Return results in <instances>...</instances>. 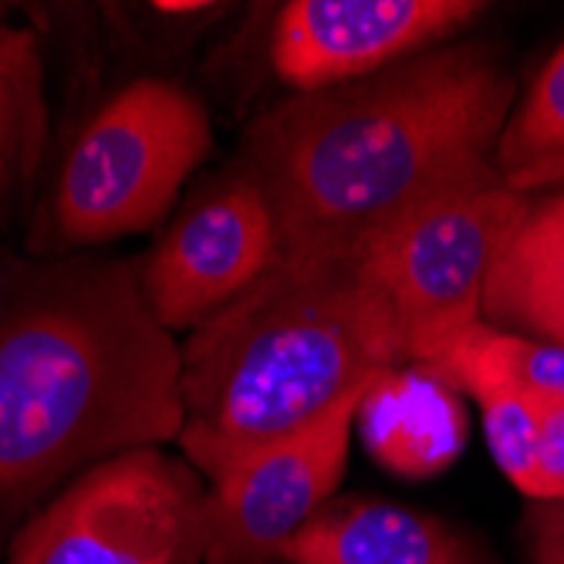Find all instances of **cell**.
Instances as JSON below:
<instances>
[{
	"instance_id": "obj_1",
	"label": "cell",
	"mask_w": 564,
	"mask_h": 564,
	"mask_svg": "<svg viewBox=\"0 0 564 564\" xmlns=\"http://www.w3.org/2000/svg\"><path fill=\"white\" fill-rule=\"evenodd\" d=\"M510 98L514 78L470 44L284 98L250 129L243 170L271 207L278 258L366 243L497 166Z\"/></svg>"
},
{
	"instance_id": "obj_2",
	"label": "cell",
	"mask_w": 564,
	"mask_h": 564,
	"mask_svg": "<svg viewBox=\"0 0 564 564\" xmlns=\"http://www.w3.org/2000/svg\"><path fill=\"white\" fill-rule=\"evenodd\" d=\"M180 351V443L210 480L409 362L372 240L278 258Z\"/></svg>"
},
{
	"instance_id": "obj_3",
	"label": "cell",
	"mask_w": 564,
	"mask_h": 564,
	"mask_svg": "<svg viewBox=\"0 0 564 564\" xmlns=\"http://www.w3.org/2000/svg\"><path fill=\"white\" fill-rule=\"evenodd\" d=\"M180 372L183 351L126 271L11 315L0 325V494L180 440Z\"/></svg>"
},
{
	"instance_id": "obj_4",
	"label": "cell",
	"mask_w": 564,
	"mask_h": 564,
	"mask_svg": "<svg viewBox=\"0 0 564 564\" xmlns=\"http://www.w3.org/2000/svg\"><path fill=\"white\" fill-rule=\"evenodd\" d=\"M531 203L534 196L514 193L490 166L433 193L372 237V261L395 304L409 362L436 366L484 322L490 271Z\"/></svg>"
},
{
	"instance_id": "obj_5",
	"label": "cell",
	"mask_w": 564,
	"mask_h": 564,
	"mask_svg": "<svg viewBox=\"0 0 564 564\" xmlns=\"http://www.w3.org/2000/svg\"><path fill=\"white\" fill-rule=\"evenodd\" d=\"M210 145V119L193 95L160 78L126 85L68 152L55 199L62 234L98 243L149 230Z\"/></svg>"
},
{
	"instance_id": "obj_6",
	"label": "cell",
	"mask_w": 564,
	"mask_h": 564,
	"mask_svg": "<svg viewBox=\"0 0 564 564\" xmlns=\"http://www.w3.org/2000/svg\"><path fill=\"white\" fill-rule=\"evenodd\" d=\"M207 547V490L156 446L82 474L18 534L8 564H196Z\"/></svg>"
},
{
	"instance_id": "obj_7",
	"label": "cell",
	"mask_w": 564,
	"mask_h": 564,
	"mask_svg": "<svg viewBox=\"0 0 564 564\" xmlns=\"http://www.w3.org/2000/svg\"><path fill=\"white\" fill-rule=\"evenodd\" d=\"M376 386L345 395L335 409L210 480L207 564H274L284 544L335 500L345 477L355 416Z\"/></svg>"
},
{
	"instance_id": "obj_8",
	"label": "cell",
	"mask_w": 564,
	"mask_h": 564,
	"mask_svg": "<svg viewBox=\"0 0 564 564\" xmlns=\"http://www.w3.org/2000/svg\"><path fill=\"white\" fill-rule=\"evenodd\" d=\"M278 261L264 193L243 173L170 227L142 271V297L163 328H199Z\"/></svg>"
},
{
	"instance_id": "obj_9",
	"label": "cell",
	"mask_w": 564,
	"mask_h": 564,
	"mask_svg": "<svg viewBox=\"0 0 564 564\" xmlns=\"http://www.w3.org/2000/svg\"><path fill=\"white\" fill-rule=\"evenodd\" d=\"M477 11L464 0H294L278 18L271 62L294 91L335 88L392 68Z\"/></svg>"
},
{
	"instance_id": "obj_10",
	"label": "cell",
	"mask_w": 564,
	"mask_h": 564,
	"mask_svg": "<svg viewBox=\"0 0 564 564\" xmlns=\"http://www.w3.org/2000/svg\"><path fill=\"white\" fill-rule=\"evenodd\" d=\"M288 564H487L443 521L386 500H328L281 551Z\"/></svg>"
},
{
	"instance_id": "obj_11",
	"label": "cell",
	"mask_w": 564,
	"mask_h": 564,
	"mask_svg": "<svg viewBox=\"0 0 564 564\" xmlns=\"http://www.w3.org/2000/svg\"><path fill=\"white\" fill-rule=\"evenodd\" d=\"M484 322L564 345V196L531 203L484 291Z\"/></svg>"
},
{
	"instance_id": "obj_12",
	"label": "cell",
	"mask_w": 564,
	"mask_h": 564,
	"mask_svg": "<svg viewBox=\"0 0 564 564\" xmlns=\"http://www.w3.org/2000/svg\"><path fill=\"white\" fill-rule=\"evenodd\" d=\"M494 163L503 183L524 196L564 183V44L507 119Z\"/></svg>"
},
{
	"instance_id": "obj_13",
	"label": "cell",
	"mask_w": 564,
	"mask_h": 564,
	"mask_svg": "<svg viewBox=\"0 0 564 564\" xmlns=\"http://www.w3.org/2000/svg\"><path fill=\"white\" fill-rule=\"evenodd\" d=\"M433 369H440L459 389H470L477 382H507L518 389L564 395V345L500 332L487 322L459 338Z\"/></svg>"
},
{
	"instance_id": "obj_14",
	"label": "cell",
	"mask_w": 564,
	"mask_h": 564,
	"mask_svg": "<svg viewBox=\"0 0 564 564\" xmlns=\"http://www.w3.org/2000/svg\"><path fill=\"white\" fill-rule=\"evenodd\" d=\"M467 392L484 409V430L497 467L528 497L534 480V413L528 392L507 382H477Z\"/></svg>"
},
{
	"instance_id": "obj_15",
	"label": "cell",
	"mask_w": 564,
	"mask_h": 564,
	"mask_svg": "<svg viewBox=\"0 0 564 564\" xmlns=\"http://www.w3.org/2000/svg\"><path fill=\"white\" fill-rule=\"evenodd\" d=\"M534 413V480L531 500H564V395L524 389Z\"/></svg>"
},
{
	"instance_id": "obj_16",
	"label": "cell",
	"mask_w": 564,
	"mask_h": 564,
	"mask_svg": "<svg viewBox=\"0 0 564 564\" xmlns=\"http://www.w3.org/2000/svg\"><path fill=\"white\" fill-rule=\"evenodd\" d=\"M524 531L531 564H564V500L534 503Z\"/></svg>"
},
{
	"instance_id": "obj_17",
	"label": "cell",
	"mask_w": 564,
	"mask_h": 564,
	"mask_svg": "<svg viewBox=\"0 0 564 564\" xmlns=\"http://www.w3.org/2000/svg\"><path fill=\"white\" fill-rule=\"evenodd\" d=\"M203 4H160V11H196Z\"/></svg>"
},
{
	"instance_id": "obj_18",
	"label": "cell",
	"mask_w": 564,
	"mask_h": 564,
	"mask_svg": "<svg viewBox=\"0 0 564 564\" xmlns=\"http://www.w3.org/2000/svg\"><path fill=\"white\" fill-rule=\"evenodd\" d=\"M0 139H4V88H0Z\"/></svg>"
}]
</instances>
